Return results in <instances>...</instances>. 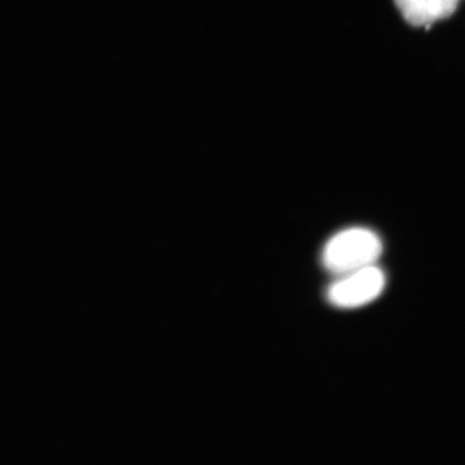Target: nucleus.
<instances>
[{
  "label": "nucleus",
  "mask_w": 465,
  "mask_h": 465,
  "mask_svg": "<svg viewBox=\"0 0 465 465\" xmlns=\"http://www.w3.org/2000/svg\"><path fill=\"white\" fill-rule=\"evenodd\" d=\"M382 242L375 232L365 228L342 230L323 248L324 269L335 276L375 265L382 253Z\"/></svg>",
  "instance_id": "f257e3e1"
},
{
  "label": "nucleus",
  "mask_w": 465,
  "mask_h": 465,
  "mask_svg": "<svg viewBox=\"0 0 465 465\" xmlns=\"http://www.w3.org/2000/svg\"><path fill=\"white\" fill-rule=\"evenodd\" d=\"M385 287V272L375 264L339 276L328 289V300L335 307L351 310L375 301Z\"/></svg>",
  "instance_id": "f03ea898"
},
{
  "label": "nucleus",
  "mask_w": 465,
  "mask_h": 465,
  "mask_svg": "<svg viewBox=\"0 0 465 465\" xmlns=\"http://www.w3.org/2000/svg\"><path fill=\"white\" fill-rule=\"evenodd\" d=\"M395 5L404 19L411 25L420 27L432 25L433 20L430 15L429 0H394Z\"/></svg>",
  "instance_id": "7ed1b4c3"
},
{
  "label": "nucleus",
  "mask_w": 465,
  "mask_h": 465,
  "mask_svg": "<svg viewBox=\"0 0 465 465\" xmlns=\"http://www.w3.org/2000/svg\"><path fill=\"white\" fill-rule=\"evenodd\" d=\"M459 0H429L430 15L433 22L447 19L455 13Z\"/></svg>",
  "instance_id": "20e7f679"
}]
</instances>
